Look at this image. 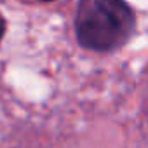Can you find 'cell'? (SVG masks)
Returning a JSON list of instances; mask_svg holds the SVG:
<instances>
[{
	"label": "cell",
	"mask_w": 148,
	"mask_h": 148,
	"mask_svg": "<svg viewBox=\"0 0 148 148\" xmlns=\"http://www.w3.org/2000/svg\"><path fill=\"white\" fill-rule=\"evenodd\" d=\"M134 32V12L125 0H80L75 12V35L84 49L112 52Z\"/></svg>",
	"instance_id": "cell-1"
},
{
	"label": "cell",
	"mask_w": 148,
	"mask_h": 148,
	"mask_svg": "<svg viewBox=\"0 0 148 148\" xmlns=\"http://www.w3.org/2000/svg\"><path fill=\"white\" fill-rule=\"evenodd\" d=\"M42 2H52V0H42Z\"/></svg>",
	"instance_id": "cell-3"
},
{
	"label": "cell",
	"mask_w": 148,
	"mask_h": 148,
	"mask_svg": "<svg viewBox=\"0 0 148 148\" xmlns=\"http://www.w3.org/2000/svg\"><path fill=\"white\" fill-rule=\"evenodd\" d=\"M4 33H5V21H4L2 16H0V42H2V38H4Z\"/></svg>",
	"instance_id": "cell-2"
}]
</instances>
